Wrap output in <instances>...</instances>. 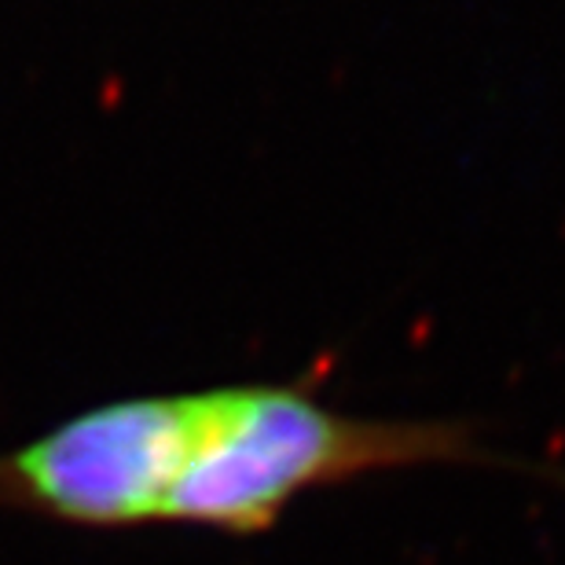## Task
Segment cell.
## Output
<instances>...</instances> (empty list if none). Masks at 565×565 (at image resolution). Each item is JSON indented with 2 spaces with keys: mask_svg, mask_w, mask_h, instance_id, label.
Returning <instances> with one entry per match:
<instances>
[{
  "mask_svg": "<svg viewBox=\"0 0 565 565\" xmlns=\"http://www.w3.org/2000/svg\"><path fill=\"white\" fill-rule=\"evenodd\" d=\"M437 462L511 467L467 423L356 419L282 386L213 390L210 429L169 500L166 525L262 536L305 492Z\"/></svg>",
  "mask_w": 565,
  "mask_h": 565,
  "instance_id": "obj_1",
  "label": "cell"
}]
</instances>
